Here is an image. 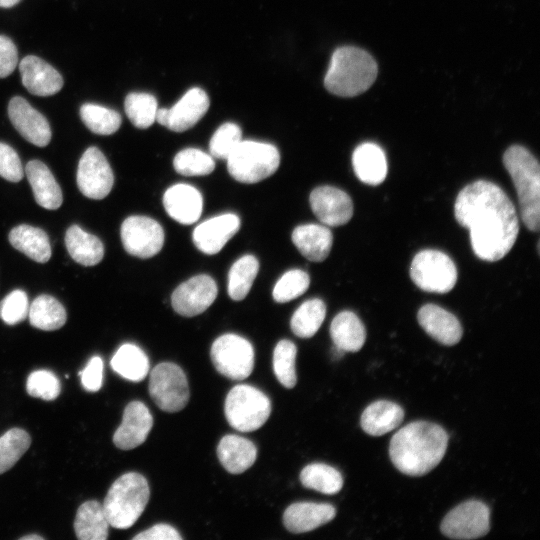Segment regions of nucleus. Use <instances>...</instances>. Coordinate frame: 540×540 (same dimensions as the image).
Returning <instances> with one entry per match:
<instances>
[{
	"label": "nucleus",
	"mask_w": 540,
	"mask_h": 540,
	"mask_svg": "<svg viewBox=\"0 0 540 540\" xmlns=\"http://www.w3.org/2000/svg\"><path fill=\"white\" fill-rule=\"evenodd\" d=\"M292 241L306 259L322 262L330 253L333 236L330 229L324 225L304 224L294 229Z\"/></svg>",
	"instance_id": "nucleus-25"
},
{
	"label": "nucleus",
	"mask_w": 540,
	"mask_h": 540,
	"mask_svg": "<svg viewBox=\"0 0 540 540\" xmlns=\"http://www.w3.org/2000/svg\"><path fill=\"white\" fill-rule=\"evenodd\" d=\"M114 184L113 171L96 147H89L81 156L77 169V185L81 193L95 200L105 198Z\"/></svg>",
	"instance_id": "nucleus-13"
},
{
	"label": "nucleus",
	"mask_w": 540,
	"mask_h": 540,
	"mask_svg": "<svg viewBox=\"0 0 540 540\" xmlns=\"http://www.w3.org/2000/svg\"><path fill=\"white\" fill-rule=\"evenodd\" d=\"M163 205L171 218L181 224L189 225L201 216L203 198L195 187L188 184H176L164 193Z\"/></svg>",
	"instance_id": "nucleus-22"
},
{
	"label": "nucleus",
	"mask_w": 540,
	"mask_h": 540,
	"mask_svg": "<svg viewBox=\"0 0 540 540\" xmlns=\"http://www.w3.org/2000/svg\"><path fill=\"white\" fill-rule=\"evenodd\" d=\"M18 62V51L13 41L0 35V78H6L15 69Z\"/></svg>",
	"instance_id": "nucleus-49"
},
{
	"label": "nucleus",
	"mask_w": 540,
	"mask_h": 540,
	"mask_svg": "<svg viewBox=\"0 0 540 540\" xmlns=\"http://www.w3.org/2000/svg\"><path fill=\"white\" fill-rule=\"evenodd\" d=\"M173 166L184 176H204L213 172L215 162L211 155L200 149L186 148L175 155Z\"/></svg>",
	"instance_id": "nucleus-42"
},
{
	"label": "nucleus",
	"mask_w": 540,
	"mask_h": 540,
	"mask_svg": "<svg viewBox=\"0 0 540 540\" xmlns=\"http://www.w3.org/2000/svg\"><path fill=\"white\" fill-rule=\"evenodd\" d=\"M222 466L231 474H240L250 468L257 457L256 446L238 435H225L217 446Z\"/></svg>",
	"instance_id": "nucleus-27"
},
{
	"label": "nucleus",
	"mask_w": 540,
	"mask_h": 540,
	"mask_svg": "<svg viewBox=\"0 0 540 540\" xmlns=\"http://www.w3.org/2000/svg\"><path fill=\"white\" fill-rule=\"evenodd\" d=\"M410 277L420 289L433 293H447L457 281V269L452 259L438 250H423L415 255Z\"/></svg>",
	"instance_id": "nucleus-8"
},
{
	"label": "nucleus",
	"mask_w": 540,
	"mask_h": 540,
	"mask_svg": "<svg viewBox=\"0 0 540 540\" xmlns=\"http://www.w3.org/2000/svg\"><path fill=\"white\" fill-rule=\"evenodd\" d=\"M209 97L200 88H191L170 108L157 109L156 121L175 132L192 128L207 112Z\"/></svg>",
	"instance_id": "nucleus-14"
},
{
	"label": "nucleus",
	"mask_w": 540,
	"mask_h": 540,
	"mask_svg": "<svg viewBox=\"0 0 540 540\" xmlns=\"http://www.w3.org/2000/svg\"><path fill=\"white\" fill-rule=\"evenodd\" d=\"M8 116L20 135L28 142L45 147L51 140L49 122L23 97H13L8 105Z\"/></svg>",
	"instance_id": "nucleus-17"
},
{
	"label": "nucleus",
	"mask_w": 540,
	"mask_h": 540,
	"mask_svg": "<svg viewBox=\"0 0 540 540\" xmlns=\"http://www.w3.org/2000/svg\"><path fill=\"white\" fill-rule=\"evenodd\" d=\"M149 496L144 476L136 472L121 475L111 485L102 505L109 525L117 529L131 527L143 513Z\"/></svg>",
	"instance_id": "nucleus-5"
},
{
	"label": "nucleus",
	"mask_w": 540,
	"mask_h": 540,
	"mask_svg": "<svg viewBox=\"0 0 540 540\" xmlns=\"http://www.w3.org/2000/svg\"><path fill=\"white\" fill-rule=\"evenodd\" d=\"M153 426L149 409L140 401L130 402L123 413L120 426L114 433L113 442L122 450H130L141 445Z\"/></svg>",
	"instance_id": "nucleus-18"
},
{
	"label": "nucleus",
	"mask_w": 540,
	"mask_h": 540,
	"mask_svg": "<svg viewBox=\"0 0 540 540\" xmlns=\"http://www.w3.org/2000/svg\"><path fill=\"white\" fill-rule=\"evenodd\" d=\"M85 390L96 392L102 386L103 361L99 356L92 357L86 367L79 373Z\"/></svg>",
	"instance_id": "nucleus-48"
},
{
	"label": "nucleus",
	"mask_w": 540,
	"mask_h": 540,
	"mask_svg": "<svg viewBox=\"0 0 540 540\" xmlns=\"http://www.w3.org/2000/svg\"><path fill=\"white\" fill-rule=\"evenodd\" d=\"M352 165L356 176L365 184L378 185L386 178V156L375 143L366 142L357 146L352 155Z\"/></svg>",
	"instance_id": "nucleus-26"
},
{
	"label": "nucleus",
	"mask_w": 540,
	"mask_h": 540,
	"mask_svg": "<svg viewBox=\"0 0 540 540\" xmlns=\"http://www.w3.org/2000/svg\"><path fill=\"white\" fill-rule=\"evenodd\" d=\"M26 390L32 397L51 401L60 394L61 385L58 377L53 372L36 370L28 376Z\"/></svg>",
	"instance_id": "nucleus-45"
},
{
	"label": "nucleus",
	"mask_w": 540,
	"mask_h": 540,
	"mask_svg": "<svg viewBox=\"0 0 540 540\" xmlns=\"http://www.w3.org/2000/svg\"><path fill=\"white\" fill-rule=\"evenodd\" d=\"M378 66L363 49L343 46L336 49L324 78L326 89L337 96L354 97L371 87L376 80Z\"/></svg>",
	"instance_id": "nucleus-3"
},
{
	"label": "nucleus",
	"mask_w": 540,
	"mask_h": 540,
	"mask_svg": "<svg viewBox=\"0 0 540 540\" xmlns=\"http://www.w3.org/2000/svg\"><path fill=\"white\" fill-rule=\"evenodd\" d=\"M20 540H43V537L37 534H30L20 537Z\"/></svg>",
	"instance_id": "nucleus-52"
},
{
	"label": "nucleus",
	"mask_w": 540,
	"mask_h": 540,
	"mask_svg": "<svg viewBox=\"0 0 540 540\" xmlns=\"http://www.w3.org/2000/svg\"><path fill=\"white\" fill-rule=\"evenodd\" d=\"M403 418L404 411L401 406L391 401L379 400L365 408L360 424L367 434L381 436L397 428Z\"/></svg>",
	"instance_id": "nucleus-28"
},
{
	"label": "nucleus",
	"mask_w": 540,
	"mask_h": 540,
	"mask_svg": "<svg viewBox=\"0 0 540 540\" xmlns=\"http://www.w3.org/2000/svg\"><path fill=\"white\" fill-rule=\"evenodd\" d=\"M241 141L240 127L235 123H224L215 131L210 140V154L215 158L227 159Z\"/></svg>",
	"instance_id": "nucleus-44"
},
{
	"label": "nucleus",
	"mask_w": 540,
	"mask_h": 540,
	"mask_svg": "<svg viewBox=\"0 0 540 540\" xmlns=\"http://www.w3.org/2000/svg\"><path fill=\"white\" fill-rule=\"evenodd\" d=\"M259 270V262L253 255H244L236 260L228 274L227 290L235 301L244 299L250 291Z\"/></svg>",
	"instance_id": "nucleus-37"
},
{
	"label": "nucleus",
	"mask_w": 540,
	"mask_h": 540,
	"mask_svg": "<svg viewBox=\"0 0 540 540\" xmlns=\"http://www.w3.org/2000/svg\"><path fill=\"white\" fill-rule=\"evenodd\" d=\"M74 530L80 540H105L109 522L102 504L95 500L81 504L76 513Z\"/></svg>",
	"instance_id": "nucleus-32"
},
{
	"label": "nucleus",
	"mask_w": 540,
	"mask_h": 540,
	"mask_svg": "<svg viewBox=\"0 0 540 540\" xmlns=\"http://www.w3.org/2000/svg\"><path fill=\"white\" fill-rule=\"evenodd\" d=\"M25 173L35 201L45 209H58L63 202L62 191L46 164L31 160L25 167Z\"/></svg>",
	"instance_id": "nucleus-24"
},
{
	"label": "nucleus",
	"mask_w": 540,
	"mask_h": 540,
	"mask_svg": "<svg viewBox=\"0 0 540 540\" xmlns=\"http://www.w3.org/2000/svg\"><path fill=\"white\" fill-rule=\"evenodd\" d=\"M300 481L304 487L327 495L338 493L343 486L341 473L324 463L305 466L300 473Z\"/></svg>",
	"instance_id": "nucleus-36"
},
{
	"label": "nucleus",
	"mask_w": 540,
	"mask_h": 540,
	"mask_svg": "<svg viewBox=\"0 0 540 540\" xmlns=\"http://www.w3.org/2000/svg\"><path fill=\"white\" fill-rule=\"evenodd\" d=\"M22 84L33 95L51 96L63 87L61 74L43 59L28 55L19 64Z\"/></svg>",
	"instance_id": "nucleus-20"
},
{
	"label": "nucleus",
	"mask_w": 540,
	"mask_h": 540,
	"mask_svg": "<svg viewBox=\"0 0 540 540\" xmlns=\"http://www.w3.org/2000/svg\"><path fill=\"white\" fill-rule=\"evenodd\" d=\"M224 411L231 427L241 432H251L262 427L267 421L271 413V403L262 391L240 384L228 392Z\"/></svg>",
	"instance_id": "nucleus-7"
},
{
	"label": "nucleus",
	"mask_w": 540,
	"mask_h": 540,
	"mask_svg": "<svg viewBox=\"0 0 540 540\" xmlns=\"http://www.w3.org/2000/svg\"><path fill=\"white\" fill-rule=\"evenodd\" d=\"M454 215L469 229L475 255L485 261L502 259L513 247L519 232L515 207L505 192L487 180L465 186L458 194Z\"/></svg>",
	"instance_id": "nucleus-1"
},
{
	"label": "nucleus",
	"mask_w": 540,
	"mask_h": 540,
	"mask_svg": "<svg viewBox=\"0 0 540 540\" xmlns=\"http://www.w3.org/2000/svg\"><path fill=\"white\" fill-rule=\"evenodd\" d=\"M239 227L240 219L237 215H219L199 224L193 231L192 239L201 252L216 254L238 232Z\"/></svg>",
	"instance_id": "nucleus-19"
},
{
	"label": "nucleus",
	"mask_w": 540,
	"mask_h": 540,
	"mask_svg": "<svg viewBox=\"0 0 540 540\" xmlns=\"http://www.w3.org/2000/svg\"><path fill=\"white\" fill-rule=\"evenodd\" d=\"M211 360L216 370L231 380H244L254 367L251 343L236 334H224L211 346Z\"/></svg>",
	"instance_id": "nucleus-10"
},
{
	"label": "nucleus",
	"mask_w": 540,
	"mask_h": 540,
	"mask_svg": "<svg viewBox=\"0 0 540 540\" xmlns=\"http://www.w3.org/2000/svg\"><path fill=\"white\" fill-rule=\"evenodd\" d=\"M124 249L132 256L150 258L156 255L164 244V231L161 225L146 216L126 218L120 229Z\"/></svg>",
	"instance_id": "nucleus-12"
},
{
	"label": "nucleus",
	"mask_w": 540,
	"mask_h": 540,
	"mask_svg": "<svg viewBox=\"0 0 540 540\" xmlns=\"http://www.w3.org/2000/svg\"><path fill=\"white\" fill-rule=\"evenodd\" d=\"M314 215L327 226H341L353 215V202L343 190L332 186L315 188L309 197Z\"/></svg>",
	"instance_id": "nucleus-16"
},
{
	"label": "nucleus",
	"mask_w": 540,
	"mask_h": 540,
	"mask_svg": "<svg viewBox=\"0 0 540 540\" xmlns=\"http://www.w3.org/2000/svg\"><path fill=\"white\" fill-rule=\"evenodd\" d=\"M503 164L516 188L521 217L526 227L534 232L540 225V168L538 160L520 145L509 147Z\"/></svg>",
	"instance_id": "nucleus-4"
},
{
	"label": "nucleus",
	"mask_w": 540,
	"mask_h": 540,
	"mask_svg": "<svg viewBox=\"0 0 540 540\" xmlns=\"http://www.w3.org/2000/svg\"><path fill=\"white\" fill-rule=\"evenodd\" d=\"M124 108L131 123L139 129H146L156 121L157 100L149 93L128 94Z\"/></svg>",
	"instance_id": "nucleus-39"
},
{
	"label": "nucleus",
	"mask_w": 540,
	"mask_h": 540,
	"mask_svg": "<svg viewBox=\"0 0 540 540\" xmlns=\"http://www.w3.org/2000/svg\"><path fill=\"white\" fill-rule=\"evenodd\" d=\"M335 515L336 510L331 504L297 502L287 507L283 523L292 533H304L330 522Z\"/></svg>",
	"instance_id": "nucleus-23"
},
{
	"label": "nucleus",
	"mask_w": 540,
	"mask_h": 540,
	"mask_svg": "<svg viewBox=\"0 0 540 540\" xmlns=\"http://www.w3.org/2000/svg\"><path fill=\"white\" fill-rule=\"evenodd\" d=\"M0 176L10 182H19L24 176L21 160L9 145L0 142Z\"/></svg>",
	"instance_id": "nucleus-47"
},
{
	"label": "nucleus",
	"mask_w": 540,
	"mask_h": 540,
	"mask_svg": "<svg viewBox=\"0 0 540 540\" xmlns=\"http://www.w3.org/2000/svg\"><path fill=\"white\" fill-rule=\"evenodd\" d=\"M330 336L336 348L344 352H357L365 343L366 331L356 314L342 311L331 322Z\"/></svg>",
	"instance_id": "nucleus-29"
},
{
	"label": "nucleus",
	"mask_w": 540,
	"mask_h": 540,
	"mask_svg": "<svg viewBox=\"0 0 540 540\" xmlns=\"http://www.w3.org/2000/svg\"><path fill=\"white\" fill-rule=\"evenodd\" d=\"M134 540H181L178 531L168 524H156L151 528L137 534Z\"/></svg>",
	"instance_id": "nucleus-50"
},
{
	"label": "nucleus",
	"mask_w": 540,
	"mask_h": 540,
	"mask_svg": "<svg viewBox=\"0 0 540 540\" xmlns=\"http://www.w3.org/2000/svg\"><path fill=\"white\" fill-rule=\"evenodd\" d=\"M28 317L30 324L44 331L61 328L67 319L63 305L50 295H40L29 305Z\"/></svg>",
	"instance_id": "nucleus-34"
},
{
	"label": "nucleus",
	"mask_w": 540,
	"mask_h": 540,
	"mask_svg": "<svg viewBox=\"0 0 540 540\" xmlns=\"http://www.w3.org/2000/svg\"><path fill=\"white\" fill-rule=\"evenodd\" d=\"M418 322L424 331L437 342L452 346L462 338L463 329L459 320L447 310L426 304L418 311Z\"/></svg>",
	"instance_id": "nucleus-21"
},
{
	"label": "nucleus",
	"mask_w": 540,
	"mask_h": 540,
	"mask_svg": "<svg viewBox=\"0 0 540 540\" xmlns=\"http://www.w3.org/2000/svg\"><path fill=\"white\" fill-rule=\"evenodd\" d=\"M296 354V345L287 339L280 340L273 351L274 374L278 381L288 389L293 388L297 382Z\"/></svg>",
	"instance_id": "nucleus-41"
},
{
	"label": "nucleus",
	"mask_w": 540,
	"mask_h": 540,
	"mask_svg": "<svg viewBox=\"0 0 540 540\" xmlns=\"http://www.w3.org/2000/svg\"><path fill=\"white\" fill-rule=\"evenodd\" d=\"M8 239L15 249L38 263H46L51 257L49 237L40 228L18 225L10 231Z\"/></svg>",
	"instance_id": "nucleus-30"
},
{
	"label": "nucleus",
	"mask_w": 540,
	"mask_h": 540,
	"mask_svg": "<svg viewBox=\"0 0 540 540\" xmlns=\"http://www.w3.org/2000/svg\"><path fill=\"white\" fill-rule=\"evenodd\" d=\"M31 444L29 434L20 428H12L0 437V474L12 468Z\"/></svg>",
	"instance_id": "nucleus-40"
},
{
	"label": "nucleus",
	"mask_w": 540,
	"mask_h": 540,
	"mask_svg": "<svg viewBox=\"0 0 540 540\" xmlns=\"http://www.w3.org/2000/svg\"><path fill=\"white\" fill-rule=\"evenodd\" d=\"M111 367L123 378L139 382L149 372V359L140 347L126 343L120 346L112 357Z\"/></svg>",
	"instance_id": "nucleus-33"
},
{
	"label": "nucleus",
	"mask_w": 540,
	"mask_h": 540,
	"mask_svg": "<svg viewBox=\"0 0 540 540\" xmlns=\"http://www.w3.org/2000/svg\"><path fill=\"white\" fill-rule=\"evenodd\" d=\"M443 535L453 539H474L490 529V511L481 501H466L453 508L441 522Z\"/></svg>",
	"instance_id": "nucleus-11"
},
{
	"label": "nucleus",
	"mask_w": 540,
	"mask_h": 540,
	"mask_svg": "<svg viewBox=\"0 0 540 540\" xmlns=\"http://www.w3.org/2000/svg\"><path fill=\"white\" fill-rule=\"evenodd\" d=\"M326 315L325 303L318 298L304 301L294 312L290 321L292 332L300 338L316 334Z\"/></svg>",
	"instance_id": "nucleus-35"
},
{
	"label": "nucleus",
	"mask_w": 540,
	"mask_h": 540,
	"mask_svg": "<svg viewBox=\"0 0 540 540\" xmlns=\"http://www.w3.org/2000/svg\"><path fill=\"white\" fill-rule=\"evenodd\" d=\"M29 305L23 290H13L0 301V318L8 325H15L27 318Z\"/></svg>",
	"instance_id": "nucleus-46"
},
{
	"label": "nucleus",
	"mask_w": 540,
	"mask_h": 540,
	"mask_svg": "<svg viewBox=\"0 0 540 540\" xmlns=\"http://www.w3.org/2000/svg\"><path fill=\"white\" fill-rule=\"evenodd\" d=\"M65 245L71 258L83 266H94L100 263L104 256L101 240L78 225H72L67 229Z\"/></svg>",
	"instance_id": "nucleus-31"
},
{
	"label": "nucleus",
	"mask_w": 540,
	"mask_h": 540,
	"mask_svg": "<svg viewBox=\"0 0 540 540\" xmlns=\"http://www.w3.org/2000/svg\"><path fill=\"white\" fill-rule=\"evenodd\" d=\"M309 275L300 269L284 273L273 288V299L278 303H286L304 294L309 288Z\"/></svg>",
	"instance_id": "nucleus-43"
},
{
	"label": "nucleus",
	"mask_w": 540,
	"mask_h": 540,
	"mask_svg": "<svg viewBox=\"0 0 540 540\" xmlns=\"http://www.w3.org/2000/svg\"><path fill=\"white\" fill-rule=\"evenodd\" d=\"M448 434L435 423L414 421L391 438L389 456L403 474L422 476L435 468L445 455Z\"/></svg>",
	"instance_id": "nucleus-2"
},
{
	"label": "nucleus",
	"mask_w": 540,
	"mask_h": 540,
	"mask_svg": "<svg viewBox=\"0 0 540 540\" xmlns=\"http://www.w3.org/2000/svg\"><path fill=\"white\" fill-rule=\"evenodd\" d=\"M18 2H20V0H0V7L10 8L16 5Z\"/></svg>",
	"instance_id": "nucleus-51"
},
{
	"label": "nucleus",
	"mask_w": 540,
	"mask_h": 540,
	"mask_svg": "<svg viewBox=\"0 0 540 540\" xmlns=\"http://www.w3.org/2000/svg\"><path fill=\"white\" fill-rule=\"evenodd\" d=\"M80 117L91 132L99 135L115 133L122 122L121 115L117 111L92 103L81 106Z\"/></svg>",
	"instance_id": "nucleus-38"
},
{
	"label": "nucleus",
	"mask_w": 540,
	"mask_h": 540,
	"mask_svg": "<svg viewBox=\"0 0 540 540\" xmlns=\"http://www.w3.org/2000/svg\"><path fill=\"white\" fill-rule=\"evenodd\" d=\"M149 393L161 410L170 413L182 410L189 400L185 373L174 363H159L150 372Z\"/></svg>",
	"instance_id": "nucleus-9"
},
{
	"label": "nucleus",
	"mask_w": 540,
	"mask_h": 540,
	"mask_svg": "<svg viewBox=\"0 0 540 540\" xmlns=\"http://www.w3.org/2000/svg\"><path fill=\"white\" fill-rule=\"evenodd\" d=\"M217 285L208 275H197L180 284L172 293L173 309L185 317H193L207 310L217 297Z\"/></svg>",
	"instance_id": "nucleus-15"
},
{
	"label": "nucleus",
	"mask_w": 540,
	"mask_h": 540,
	"mask_svg": "<svg viewBox=\"0 0 540 540\" xmlns=\"http://www.w3.org/2000/svg\"><path fill=\"white\" fill-rule=\"evenodd\" d=\"M226 160L228 172L235 180L253 184L276 172L280 154L272 144L242 140Z\"/></svg>",
	"instance_id": "nucleus-6"
}]
</instances>
